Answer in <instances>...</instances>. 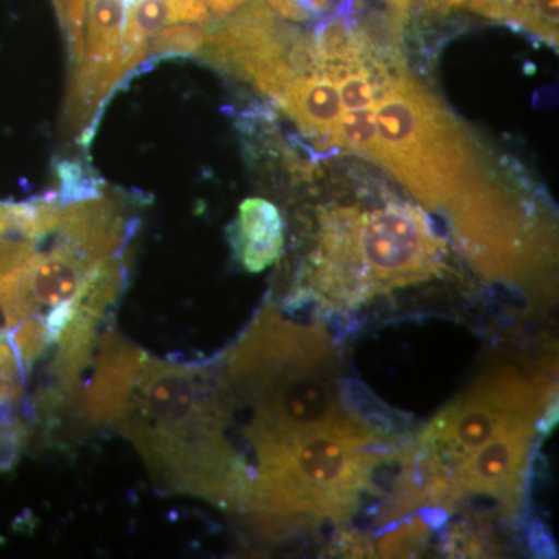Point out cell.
Returning <instances> with one entry per match:
<instances>
[{"instance_id":"cell-15","label":"cell","mask_w":559,"mask_h":559,"mask_svg":"<svg viewBox=\"0 0 559 559\" xmlns=\"http://www.w3.org/2000/svg\"><path fill=\"white\" fill-rule=\"evenodd\" d=\"M330 140L371 160H377L380 142H378L374 108L370 106V108L348 109L347 112L341 114Z\"/></svg>"},{"instance_id":"cell-9","label":"cell","mask_w":559,"mask_h":559,"mask_svg":"<svg viewBox=\"0 0 559 559\" xmlns=\"http://www.w3.org/2000/svg\"><path fill=\"white\" fill-rule=\"evenodd\" d=\"M103 261L60 237L53 248L33 250L0 277V312L5 330L14 329L25 319H44L73 299Z\"/></svg>"},{"instance_id":"cell-3","label":"cell","mask_w":559,"mask_h":559,"mask_svg":"<svg viewBox=\"0 0 559 559\" xmlns=\"http://www.w3.org/2000/svg\"><path fill=\"white\" fill-rule=\"evenodd\" d=\"M360 419L255 448L249 507L264 524L342 521L355 511L374 469L392 451Z\"/></svg>"},{"instance_id":"cell-14","label":"cell","mask_w":559,"mask_h":559,"mask_svg":"<svg viewBox=\"0 0 559 559\" xmlns=\"http://www.w3.org/2000/svg\"><path fill=\"white\" fill-rule=\"evenodd\" d=\"M167 24V0H134L131 3L123 28V64L127 72L145 60L151 40Z\"/></svg>"},{"instance_id":"cell-2","label":"cell","mask_w":559,"mask_h":559,"mask_svg":"<svg viewBox=\"0 0 559 559\" xmlns=\"http://www.w3.org/2000/svg\"><path fill=\"white\" fill-rule=\"evenodd\" d=\"M336 371L337 353L325 331L266 307L231 348L224 380L231 400L252 411L246 433L259 448L358 418L342 407Z\"/></svg>"},{"instance_id":"cell-1","label":"cell","mask_w":559,"mask_h":559,"mask_svg":"<svg viewBox=\"0 0 559 559\" xmlns=\"http://www.w3.org/2000/svg\"><path fill=\"white\" fill-rule=\"evenodd\" d=\"M231 414L224 378L146 356L116 426L159 487L238 510L249 507L253 476L227 440Z\"/></svg>"},{"instance_id":"cell-11","label":"cell","mask_w":559,"mask_h":559,"mask_svg":"<svg viewBox=\"0 0 559 559\" xmlns=\"http://www.w3.org/2000/svg\"><path fill=\"white\" fill-rule=\"evenodd\" d=\"M146 356L130 342L108 333L83 400L81 414L92 425H117L127 412Z\"/></svg>"},{"instance_id":"cell-19","label":"cell","mask_w":559,"mask_h":559,"mask_svg":"<svg viewBox=\"0 0 559 559\" xmlns=\"http://www.w3.org/2000/svg\"><path fill=\"white\" fill-rule=\"evenodd\" d=\"M60 178L61 201L58 204H72V202L91 200L100 194L94 178L84 175L80 165L64 162L60 167Z\"/></svg>"},{"instance_id":"cell-20","label":"cell","mask_w":559,"mask_h":559,"mask_svg":"<svg viewBox=\"0 0 559 559\" xmlns=\"http://www.w3.org/2000/svg\"><path fill=\"white\" fill-rule=\"evenodd\" d=\"M266 2L285 20L296 22L312 20L311 0H266Z\"/></svg>"},{"instance_id":"cell-8","label":"cell","mask_w":559,"mask_h":559,"mask_svg":"<svg viewBox=\"0 0 559 559\" xmlns=\"http://www.w3.org/2000/svg\"><path fill=\"white\" fill-rule=\"evenodd\" d=\"M538 419H524L492 437L463 459L443 479L428 485L429 498L447 509L462 500L484 498L498 503L507 516L520 506L522 481Z\"/></svg>"},{"instance_id":"cell-13","label":"cell","mask_w":559,"mask_h":559,"mask_svg":"<svg viewBox=\"0 0 559 559\" xmlns=\"http://www.w3.org/2000/svg\"><path fill=\"white\" fill-rule=\"evenodd\" d=\"M277 102L301 130L312 135L331 138L342 114L336 83L322 72L294 80Z\"/></svg>"},{"instance_id":"cell-17","label":"cell","mask_w":559,"mask_h":559,"mask_svg":"<svg viewBox=\"0 0 559 559\" xmlns=\"http://www.w3.org/2000/svg\"><path fill=\"white\" fill-rule=\"evenodd\" d=\"M210 33L194 24L176 22L157 32L151 40L150 51L156 55L201 53L207 46Z\"/></svg>"},{"instance_id":"cell-12","label":"cell","mask_w":559,"mask_h":559,"mask_svg":"<svg viewBox=\"0 0 559 559\" xmlns=\"http://www.w3.org/2000/svg\"><path fill=\"white\" fill-rule=\"evenodd\" d=\"M230 242L241 266L252 274L277 263L285 246V224L277 205L263 198L242 201L230 227Z\"/></svg>"},{"instance_id":"cell-7","label":"cell","mask_w":559,"mask_h":559,"mask_svg":"<svg viewBox=\"0 0 559 559\" xmlns=\"http://www.w3.org/2000/svg\"><path fill=\"white\" fill-rule=\"evenodd\" d=\"M356 250L369 297L425 282L443 266L444 246L418 209L384 205L358 213Z\"/></svg>"},{"instance_id":"cell-16","label":"cell","mask_w":559,"mask_h":559,"mask_svg":"<svg viewBox=\"0 0 559 559\" xmlns=\"http://www.w3.org/2000/svg\"><path fill=\"white\" fill-rule=\"evenodd\" d=\"M248 0H167L168 24H197L223 20Z\"/></svg>"},{"instance_id":"cell-6","label":"cell","mask_w":559,"mask_h":559,"mask_svg":"<svg viewBox=\"0 0 559 559\" xmlns=\"http://www.w3.org/2000/svg\"><path fill=\"white\" fill-rule=\"evenodd\" d=\"M201 53L213 64L249 80L274 100L316 66L312 40L282 27L261 3H253L210 33Z\"/></svg>"},{"instance_id":"cell-4","label":"cell","mask_w":559,"mask_h":559,"mask_svg":"<svg viewBox=\"0 0 559 559\" xmlns=\"http://www.w3.org/2000/svg\"><path fill=\"white\" fill-rule=\"evenodd\" d=\"M373 106L374 162L423 204L448 212L487 178L468 132L417 80L390 79Z\"/></svg>"},{"instance_id":"cell-21","label":"cell","mask_w":559,"mask_h":559,"mask_svg":"<svg viewBox=\"0 0 559 559\" xmlns=\"http://www.w3.org/2000/svg\"><path fill=\"white\" fill-rule=\"evenodd\" d=\"M423 2H425V0H401V3L406 7L407 11H409L412 7L421 5Z\"/></svg>"},{"instance_id":"cell-5","label":"cell","mask_w":559,"mask_h":559,"mask_svg":"<svg viewBox=\"0 0 559 559\" xmlns=\"http://www.w3.org/2000/svg\"><path fill=\"white\" fill-rule=\"evenodd\" d=\"M544 400V390L520 371L511 367L489 370L419 436L415 452L428 484L443 479L457 463L514 423L538 419Z\"/></svg>"},{"instance_id":"cell-10","label":"cell","mask_w":559,"mask_h":559,"mask_svg":"<svg viewBox=\"0 0 559 559\" xmlns=\"http://www.w3.org/2000/svg\"><path fill=\"white\" fill-rule=\"evenodd\" d=\"M127 0H90L83 55L73 62L66 123L70 131L86 127L106 97L127 73L123 28Z\"/></svg>"},{"instance_id":"cell-18","label":"cell","mask_w":559,"mask_h":559,"mask_svg":"<svg viewBox=\"0 0 559 559\" xmlns=\"http://www.w3.org/2000/svg\"><path fill=\"white\" fill-rule=\"evenodd\" d=\"M521 27L551 46L558 44V0H533Z\"/></svg>"}]
</instances>
